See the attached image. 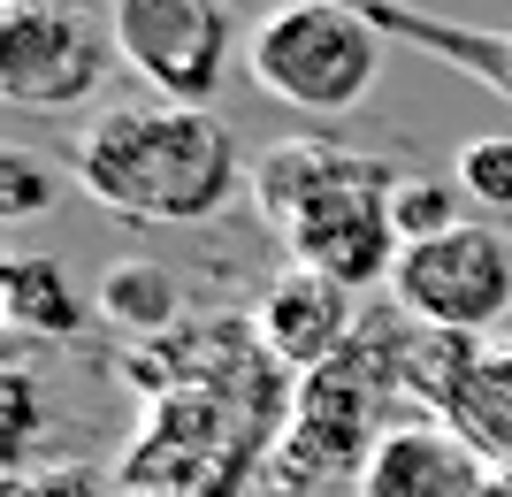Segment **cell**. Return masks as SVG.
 <instances>
[{
  "label": "cell",
  "mask_w": 512,
  "mask_h": 497,
  "mask_svg": "<svg viewBox=\"0 0 512 497\" xmlns=\"http://www.w3.org/2000/svg\"><path fill=\"white\" fill-rule=\"evenodd\" d=\"M245 192H253L260 222L291 245L299 268L337 276L344 291L398 276V253H406L398 222H390L398 169H383L352 146H329V138H276V146L253 153Z\"/></svg>",
  "instance_id": "obj_1"
},
{
  "label": "cell",
  "mask_w": 512,
  "mask_h": 497,
  "mask_svg": "<svg viewBox=\"0 0 512 497\" xmlns=\"http://www.w3.org/2000/svg\"><path fill=\"white\" fill-rule=\"evenodd\" d=\"M77 184L123 222H214L245 192V153L214 108H100L77 138Z\"/></svg>",
  "instance_id": "obj_2"
},
{
  "label": "cell",
  "mask_w": 512,
  "mask_h": 497,
  "mask_svg": "<svg viewBox=\"0 0 512 497\" xmlns=\"http://www.w3.org/2000/svg\"><path fill=\"white\" fill-rule=\"evenodd\" d=\"M245 69L299 115H352L383 77V23L352 0H276L245 31Z\"/></svg>",
  "instance_id": "obj_3"
},
{
  "label": "cell",
  "mask_w": 512,
  "mask_h": 497,
  "mask_svg": "<svg viewBox=\"0 0 512 497\" xmlns=\"http://www.w3.org/2000/svg\"><path fill=\"white\" fill-rule=\"evenodd\" d=\"M398 390V345H352L299 383L291 429H283V467L291 475H352L360 482L367 452L383 444V398Z\"/></svg>",
  "instance_id": "obj_4"
},
{
  "label": "cell",
  "mask_w": 512,
  "mask_h": 497,
  "mask_svg": "<svg viewBox=\"0 0 512 497\" xmlns=\"http://www.w3.org/2000/svg\"><path fill=\"white\" fill-rule=\"evenodd\" d=\"M390 299L413 314V329H459L482 337L490 322L512 314V238L497 222H459L428 245L398 253Z\"/></svg>",
  "instance_id": "obj_5"
},
{
  "label": "cell",
  "mask_w": 512,
  "mask_h": 497,
  "mask_svg": "<svg viewBox=\"0 0 512 497\" xmlns=\"http://www.w3.org/2000/svg\"><path fill=\"white\" fill-rule=\"evenodd\" d=\"M107 39L161 100L207 108L222 69H230V16L222 0H115Z\"/></svg>",
  "instance_id": "obj_6"
},
{
  "label": "cell",
  "mask_w": 512,
  "mask_h": 497,
  "mask_svg": "<svg viewBox=\"0 0 512 497\" xmlns=\"http://www.w3.org/2000/svg\"><path fill=\"white\" fill-rule=\"evenodd\" d=\"M115 39H100V23L85 8H8L0 16V100L8 108H85L107 77Z\"/></svg>",
  "instance_id": "obj_7"
},
{
  "label": "cell",
  "mask_w": 512,
  "mask_h": 497,
  "mask_svg": "<svg viewBox=\"0 0 512 497\" xmlns=\"http://www.w3.org/2000/svg\"><path fill=\"white\" fill-rule=\"evenodd\" d=\"M253 337L268 360H283V368H329L344 345H352V291H344L337 276H314V268H283L268 291H260L253 306Z\"/></svg>",
  "instance_id": "obj_8"
},
{
  "label": "cell",
  "mask_w": 512,
  "mask_h": 497,
  "mask_svg": "<svg viewBox=\"0 0 512 497\" xmlns=\"http://www.w3.org/2000/svg\"><path fill=\"white\" fill-rule=\"evenodd\" d=\"M360 497H490V459L444 421H398L360 467Z\"/></svg>",
  "instance_id": "obj_9"
},
{
  "label": "cell",
  "mask_w": 512,
  "mask_h": 497,
  "mask_svg": "<svg viewBox=\"0 0 512 497\" xmlns=\"http://www.w3.org/2000/svg\"><path fill=\"white\" fill-rule=\"evenodd\" d=\"M0 306L16 337H77L85 329V299L69 291L54 253H8L0 260Z\"/></svg>",
  "instance_id": "obj_10"
},
{
  "label": "cell",
  "mask_w": 512,
  "mask_h": 497,
  "mask_svg": "<svg viewBox=\"0 0 512 497\" xmlns=\"http://www.w3.org/2000/svg\"><path fill=\"white\" fill-rule=\"evenodd\" d=\"M444 429L467 452H482L490 467H512V352H482L474 360V375L444 406Z\"/></svg>",
  "instance_id": "obj_11"
},
{
  "label": "cell",
  "mask_w": 512,
  "mask_h": 497,
  "mask_svg": "<svg viewBox=\"0 0 512 497\" xmlns=\"http://www.w3.org/2000/svg\"><path fill=\"white\" fill-rule=\"evenodd\" d=\"M92 306H100L123 337H169L176 314H184V291H176V276L161 260H115L100 276V291H92Z\"/></svg>",
  "instance_id": "obj_12"
},
{
  "label": "cell",
  "mask_w": 512,
  "mask_h": 497,
  "mask_svg": "<svg viewBox=\"0 0 512 497\" xmlns=\"http://www.w3.org/2000/svg\"><path fill=\"white\" fill-rule=\"evenodd\" d=\"M474 360H482V345L459 337V329H413L406 345H398V390L421 398V406L444 421V406L459 398V383L474 375Z\"/></svg>",
  "instance_id": "obj_13"
},
{
  "label": "cell",
  "mask_w": 512,
  "mask_h": 497,
  "mask_svg": "<svg viewBox=\"0 0 512 497\" xmlns=\"http://www.w3.org/2000/svg\"><path fill=\"white\" fill-rule=\"evenodd\" d=\"M451 184L482 207V215H512V138L505 130H482V138H467L459 146V161H451Z\"/></svg>",
  "instance_id": "obj_14"
},
{
  "label": "cell",
  "mask_w": 512,
  "mask_h": 497,
  "mask_svg": "<svg viewBox=\"0 0 512 497\" xmlns=\"http://www.w3.org/2000/svg\"><path fill=\"white\" fill-rule=\"evenodd\" d=\"M459 184H436V176H398V192H390V222H398V238L406 245H428L444 238V230H459Z\"/></svg>",
  "instance_id": "obj_15"
},
{
  "label": "cell",
  "mask_w": 512,
  "mask_h": 497,
  "mask_svg": "<svg viewBox=\"0 0 512 497\" xmlns=\"http://www.w3.org/2000/svg\"><path fill=\"white\" fill-rule=\"evenodd\" d=\"M54 192H62V176L39 153H23V146L0 153V222H39L54 207Z\"/></svg>",
  "instance_id": "obj_16"
},
{
  "label": "cell",
  "mask_w": 512,
  "mask_h": 497,
  "mask_svg": "<svg viewBox=\"0 0 512 497\" xmlns=\"http://www.w3.org/2000/svg\"><path fill=\"white\" fill-rule=\"evenodd\" d=\"M0 398H8V467H23V452H31V436H39V383L31 375H8L0 383Z\"/></svg>",
  "instance_id": "obj_17"
},
{
  "label": "cell",
  "mask_w": 512,
  "mask_h": 497,
  "mask_svg": "<svg viewBox=\"0 0 512 497\" xmlns=\"http://www.w3.org/2000/svg\"><path fill=\"white\" fill-rule=\"evenodd\" d=\"M16 497H107V482L92 475V467H54V475H31V482H16Z\"/></svg>",
  "instance_id": "obj_18"
},
{
  "label": "cell",
  "mask_w": 512,
  "mask_h": 497,
  "mask_svg": "<svg viewBox=\"0 0 512 497\" xmlns=\"http://www.w3.org/2000/svg\"><path fill=\"white\" fill-rule=\"evenodd\" d=\"M490 497H512V467H490Z\"/></svg>",
  "instance_id": "obj_19"
},
{
  "label": "cell",
  "mask_w": 512,
  "mask_h": 497,
  "mask_svg": "<svg viewBox=\"0 0 512 497\" xmlns=\"http://www.w3.org/2000/svg\"><path fill=\"white\" fill-rule=\"evenodd\" d=\"M8 8H54V0H8Z\"/></svg>",
  "instance_id": "obj_20"
}]
</instances>
